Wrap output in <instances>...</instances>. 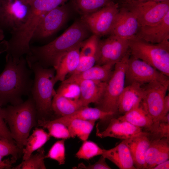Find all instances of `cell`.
Masks as SVG:
<instances>
[{
    "instance_id": "e0dca14e",
    "label": "cell",
    "mask_w": 169,
    "mask_h": 169,
    "mask_svg": "<svg viewBox=\"0 0 169 169\" xmlns=\"http://www.w3.org/2000/svg\"><path fill=\"white\" fill-rule=\"evenodd\" d=\"M149 133L142 132L126 140L136 169H146V158L151 140Z\"/></svg>"
},
{
    "instance_id": "7a4b0ae2",
    "label": "cell",
    "mask_w": 169,
    "mask_h": 169,
    "mask_svg": "<svg viewBox=\"0 0 169 169\" xmlns=\"http://www.w3.org/2000/svg\"><path fill=\"white\" fill-rule=\"evenodd\" d=\"M5 67L0 74V106L8 103L16 105L23 101L22 97L31 95L33 80L32 70L23 56L15 60L6 57Z\"/></svg>"
},
{
    "instance_id": "ffe728a7",
    "label": "cell",
    "mask_w": 169,
    "mask_h": 169,
    "mask_svg": "<svg viewBox=\"0 0 169 169\" xmlns=\"http://www.w3.org/2000/svg\"><path fill=\"white\" fill-rule=\"evenodd\" d=\"M169 139L166 138L151 140L146 158V169H152L158 164L169 160Z\"/></svg>"
},
{
    "instance_id": "836d02e7",
    "label": "cell",
    "mask_w": 169,
    "mask_h": 169,
    "mask_svg": "<svg viewBox=\"0 0 169 169\" xmlns=\"http://www.w3.org/2000/svg\"><path fill=\"white\" fill-rule=\"evenodd\" d=\"M56 93L67 98L77 100L79 99L80 90L79 86L75 82H62Z\"/></svg>"
},
{
    "instance_id": "e575fe53",
    "label": "cell",
    "mask_w": 169,
    "mask_h": 169,
    "mask_svg": "<svg viewBox=\"0 0 169 169\" xmlns=\"http://www.w3.org/2000/svg\"><path fill=\"white\" fill-rule=\"evenodd\" d=\"M45 157L56 161L59 165L64 164L65 160V139H62L56 142Z\"/></svg>"
},
{
    "instance_id": "7c38bea8",
    "label": "cell",
    "mask_w": 169,
    "mask_h": 169,
    "mask_svg": "<svg viewBox=\"0 0 169 169\" xmlns=\"http://www.w3.org/2000/svg\"><path fill=\"white\" fill-rule=\"evenodd\" d=\"M69 15V10L64 4L49 11L37 26L31 43L44 40L53 35L64 25Z\"/></svg>"
},
{
    "instance_id": "8d00e7d4",
    "label": "cell",
    "mask_w": 169,
    "mask_h": 169,
    "mask_svg": "<svg viewBox=\"0 0 169 169\" xmlns=\"http://www.w3.org/2000/svg\"><path fill=\"white\" fill-rule=\"evenodd\" d=\"M21 150L15 143L0 137V155L3 157L11 155L16 161Z\"/></svg>"
},
{
    "instance_id": "f546056e",
    "label": "cell",
    "mask_w": 169,
    "mask_h": 169,
    "mask_svg": "<svg viewBox=\"0 0 169 169\" xmlns=\"http://www.w3.org/2000/svg\"><path fill=\"white\" fill-rule=\"evenodd\" d=\"M37 123L39 126L48 130L50 137L65 140L71 138L67 126L61 123L54 120H47L41 118L38 119Z\"/></svg>"
},
{
    "instance_id": "6da1fadb",
    "label": "cell",
    "mask_w": 169,
    "mask_h": 169,
    "mask_svg": "<svg viewBox=\"0 0 169 169\" xmlns=\"http://www.w3.org/2000/svg\"><path fill=\"white\" fill-rule=\"evenodd\" d=\"M90 32L80 19L74 22L62 34L41 46H30L26 58L28 64L37 63L43 67L54 69L59 57L64 53L84 41Z\"/></svg>"
},
{
    "instance_id": "277c9868",
    "label": "cell",
    "mask_w": 169,
    "mask_h": 169,
    "mask_svg": "<svg viewBox=\"0 0 169 169\" xmlns=\"http://www.w3.org/2000/svg\"><path fill=\"white\" fill-rule=\"evenodd\" d=\"M28 65L34 75L30 95L35 104L37 116L43 118L52 110V98L56 94L55 69L44 68L37 63Z\"/></svg>"
},
{
    "instance_id": "cb8c5ba5",
    "label": "cell",
    "mask_w": 169,
    "mask_h": 169,
    "mask_svg": "<svg viewBox=\"0 0 169 169\" xmlns=\"http://www.w3.org/2000/svg\"><path fill=\"white\" fill-rule=\"evenodd\" d=\"M115 114L112 112L103 111L98 108L84 106L73 114L66 116H62L54 120L65 125L70 121L74 119L86 120L104 119Z\"/></svg>"
},
{
    "instance_id": "60d3db41",
    "label": "cell",
    "mask_w": 169,
    "mask_h": 169,
    "mask_svg": "<svg viewBox=\"0 0 169 169\" xmlns=\"http://www.w3.org/2000/svg\"><path fill=\"white\" fill-rule=\"evenodd\" d=\"M3 157L0 155V169H10L12 167L13 164L16 161L13 158H9L3 160Z\"/></svg>"
},
{
    "instance_id": "9c48e42d",
    "label": "cell",
    "mask_w": 169,
    "mask_h": 169,
    "mask_svg": "<svg viewBox=\"0 0 169 169\" xmlns=\"http://www.w3.org/2000/svg\"><path fill=\"white\" fill-rule=\"evenodd\" d=\"M117 3L112 2L80 20L93 34L99 37L109 34L119 11Z\"/></svg>"
},
{
    "instance_id": "4dcf8cb0",
    "label": "cell",
    "mask_w": 169,
    "mask_h": 169,
    "mask_svg": "<svg viewBox=\"0 0 169 169\" xmlns=\"http://www.w3.org/2000/svg\"><path fill=\"white\" fill-rule=\"evenodd\" d=\"M45 155L44 149L42 147L38 150L35 154H32L26 160L16 166L13 167L14 169H45L46 167L44 159Z\"/></svg>"
},
{
    "instance_id": "9a60e30c",
    "label": "cell",
    "mask_w": 169,
    "mask_h": 169,
    "mask_svg": "<svg viewBox=\"0 0 169 169\" xmlns=\"http://www.w3.org/2000/svg\"><path fill=\"white\" fill-rule=\"evenodd\" d=\"M147 42L159 44L169 39V12L157 23L140 26L135 36Z\"/></svg>"
},
{
    "instance_id": "d6986e66",
    "label": "cell",
    "mask_w": 169,
    "mask_h": 169,
    "mask_svg": "<svg viewBox=\"0 0 169 169\" xmlns=\"http://www.w3.org/2000/svg\"><path fill=\"white\" fill-rule=\"evenodd\" d=\"M144 90L142 85L133 83L125 86L118 103V112L124 114L141 104Z\"/></svg>"
},
{
    "instance_id": "d6a6232c",
    "label": "cell",
    "mask_w": 169,
    "mask_h": 169,
    "mask_svg": "<svg viewBox=\"0 0 169 169\" xmlns=\"http://www.w3.org/2000/svg\"><path fill=\"white\" fill-rule=\"evenodd\" d=\"M99 37L93 34L83 42L80 51V57L97 56L100 41Z\"/></svg>"
},
{
    "instance_id": "603a6c76",
    "label": "cell",
    "mask_w": 169,
    "mask_h": 169,
    "mask_svg": "<svg viewBox=\"0 0 169 169\" xmlns=\"http://www.w3.org/2000/svg\"><path fill=\"white\" fill-rule=\"evenodd\" d=\"M80 90L79 100L84 106L91 103L97 104L100 100L105 90L107 82L83 80L76 82Z\"/></svg>"
},
{
    "instance_id": "ac0fdd59",
    "label": "cell",
    "mask_w": 169,
    "mask_h": 169,
    "mask_svg": "<svg viewBox=\"0 0 169 169\" xmlns=\"http://www.w3.org/2000/svg\"><path fill=\"white\" fill-rule=\"evenodd\" d=\"M83 42L63 54L59 58L54 68L56 83L59 81H64L67 74H71L76 69L79 60Z\"/></svg>"
},
{
    "instance_id": "8fae6325",
    "label": "cell",
    "mask_w": 169,
    "mask_h": 169,
    "mask_svg": "<svg viewBox=\"0 0 169 169\" xmlns=\"http://www.w3.org/2000/svg\"><path fill=\"white\" fill-rule=\"evenodd\" d=\"M155 80L169 81V77L144 61L130 57L126 68L125 83L142 85Z\"/></svg>"
},
{
    "instance_id": "f35d334b",
    "label": "cell",
    "mask_w": 169,
    "mask_h": 169,
    "mask_svg": "<svg viewBox=\"0 0 169 169\" xmlns=\"http://www.w3.org/2000/svg\"><path fill=\"white\" fill-rule=\"evenodd\" d=\"M106 158L101 155L99 160L92 164L86 166L83 163L79 164L77 166L73 167L74 169H110L111 168L106 162Z\"/></svg>"
},
{
    "instance_id": "30bf717a",
    "label": "cell",
    "mask_w": 169,
    "mask_h": 169,
    "mask_svg": "<svg viewBox=\"0 0 169 169\" xmlns=\"http://www.w3.org/2000/svg\"><path fill=\"white\" fill-rule=\"evenodd\" d=\"M136 18L140 26L153 25L160 21L169 12V0L124 5Z\"/></svg>"
},
{
    "instance_id": "f6af8a7d",
    "label": "cell",
    "mask_w": 169,
    "mask_h": 169,
    "mask_svg": "<svg viewBox=\"0 0 169 169\" xmlns=\"http://www.w3.org/2000/svg\"><path fill=\"white\" fill-rule=\"evenodd\" d=\"M27 1L28 3H29L30 4H31L33 2V1L34 0H26Z\"/></svg>"
},
{
    "instance_id": "52a82bcc",
    "label": "cell",
    "mask_w": 169,
    "mask_h": 169,
    "mask_svg": "<svg viewBox=\"0 0 169 169\" xmlns=\"http://www.w3.org/2000/svg\"><path fill=\"white\" fill-rule=\"evenodd\" d=\"M31 5L26 0H0V30L11 32L27 21Z\"/></svg>"
},
{
    "instance_id": "1f68e13d",
    "label": "cell",
    "mask_w": 169,
    "mask_h": 169,
    "mask_svg": "<svg viewBox=\"0 0 169 169\" xmlns=\"http://www.w3.org/2000/svg\"><path fill=\"white\" fill-rule=\"evenodd\" d=\"M103 150L95 142L86 140L84 141L75 156L79 159L89 160L95 156L101 155Z\"/></svg>"
},
{
    "instance_id": "f1b7e54d",
    "label": "cell",
    "mask_w": 169,
    "mask_h": 169,
    "mask_svg": "<svg viewBox=\"0 0 169 169\" xmlns=\"http://www.w3.org/2000/svg\"><path fill=\"white\" fill-rule=\"evenodd\" d=\"M75 10L81 16L95 12L114 0H71Z\"/></svg>"
},
{
    "instance_id": "d590c367",
    "label": "cell",
    "mask_w": 169,
    "mask_h": 169,
    "mask_svg": "<svg viewBox=\"0 0 169 169\" xmlns=\"http://www.w3.org/2000/svg\"><path fill=\"white\" fill-rule=\"evenodd\" d=\"M154 138H166L169 139V113L153 124L150 132Z\"/></svg>"
},
{
    "instance_id": "4316f807",
    "label": "cell",
    "mask_w": 169,
    "mask_h": 169,
    "mask_svg": "<svg viewBox=\"0 0 169 169\" xmlns=\"http://www.w3.org/2000/svg\"><path fill=\"white\" fill-rule=\"evenodd\" d=\"M50 136L43 129L36 128L29 136L22 151L23 161L26 160L35 151L42 148L48 141Z\"/></svg>"
},
{
    "instance_id": "8992f818",
    "label": "cell",
    "mask_w": 169,
    "mask_h": 169,
    "mask_svg": "<svg viewBox=\"0 0 169 169\" xmlns=\"http://www.w3.org/2000/svg\"><path fill=\"white\" fill-rule=\"evenodd\" d=\"M129 49L120 61L114 65L112 74L107 82L104 93L97 104L98 108L115 114L118 112V103L125 83V71L130 57Z\"/></svg>"
},
{
    "instance_id": "83f0119b",
    "label": "cell",
    "mask_w": 169,
    "mask_h": 169,
    "mask_svg": "<svg viewBox=\"0 0 169 169\" xmlns=\"http://www.w3.org/2000/svg\"><path fill=\"white\" fill-rule=\"evenodd\" d=\"M96 121L74 119L70 121L65 125L68 129L71 138L77 137L84 141L88 138Z\"/></svg>"
},
{
    "instance_id": "5bb4252c",
    "label": "cell",
    "mask_w": 169,
    "mask_h": 169,
    "mask_svg": "<svg viewBox=\"0 0 169 169\" xmlns=\"http://www.w3.org/2000/svg\"><path fill=\"white\" fill-rule=\"evenodd\" d=\"M140 27L135 15L123 6L119 9L109 34L129 39L135 35Z\"/></svg>"
},
{
    "instance_id": "74e56055",
    "label": "cell",
    "mask_w": 169,
    "mask_h": 169,
    "mask_svg": "<svg viewBox=\"0 0 169 169\" xmlns=\"http://www.w3.org/2000/svg\"><path fill=\"white\" fill-rule=\"evenodd\" d=\"M96 56L80 57L77 68L70 75L78 74L92 67L96 63Z\"/></svg>"
},
{
    "instance_id": "b9f144b4",
    "label": "cell",
    "mask_w": 169,
    "mask_h": 169,
    "mask_svg": "<svg viewBox=\"0 0 169 169\" xmlns=\"http://www.w3.org/2000/svg\"><path fill=\"white\" fill-rule=\"evenodd\" d=\"M168 0H121L124 5L144 3L148 1L162 2Z\"/></svg>"
},
{
    "instance_id": "2e32d148",
    "label": "cell",
    "mask_w": 169,
    "mask_h": 169,
    "mask_svg": "<svg viewBox=\"0 0 169 169\" xmlns=\"http://www.w3.org/2000/svg\"><path fill=\"white\" fill-rule=\"evenodd\" d=\"M96 135L101 138L111 137L123 140L129 139L143 131L142 129L118 118H112L107 128L100 131L97 128Z\"/></svg>"
},
{
    "instance_id": "4fadbf2b",
    "label": "cell",
    "mask_w": 169,
    "mask_h": 169,
    "mask_svg": "<svg viewBox=\"0 0 169 169\" xmlns=\"http://www.w3.org/2000/svg\"><path fill=\"white\" fill-rule=\"evenodd\" d=\"M129 50L128 39L110 35L104 40L100 41L96 64H115L123 58Z\"/></svg>"
},
{
    "instance_id": "484cf974",
    "label": "cell",
    "mask_w": 169,
    "mask_h": 169,
    "mask_svg": "<svg viewBox=\"0 0 169 169\" xmlns=\"http://www.w3.org/2000/svg\"><path fill=\"white\" fill-rule=\"evenodd\" d=\"M84 106L79 99H69L56 92L52 99V110L61 117L69 115Z\"/></svg>"
},
{
    "instance_id": "d4e9b609",
    "label": "cell",
    "mask_w": 169,
    "mask_h": 169,
    "mask_svg": "<svg viewBox=\"0 0 169 169\" xmlns=\"http://www.w3.org/2000/svg\"><path fill=\"white\" fill-rule=\"evenodd\" d=\"M118 119L126 121L136 126L150 132L154 123L141 106V104L128 111Z\"/></svg>"
},
{
    "instance_id": "3957f363",
    "label": "cell",
    "mask_w": 169,
    "mask_h": 169,
    "mask_svg": "<svg viewBox=\"0 0 169 169\" xmlns=\"http://www.w3.org/2000/svg\"><path fill=\"white\" fill-rule=\"evenodd\" d=\"M3 112L13 139L22 150L30 131L36 124L37 110L32 97L30 95L27 100L20 104L3 108Z\"/></svg>"
},
{
    "instance_id": "ba28073f",
    "label": "cell",
    "mask_w": 169,
    "mask_h": 169,
    "mask_svg": "<svg viewBox=\"0 0 169 169\" xmlns=\"http://www.w3.org/2000/svg\"><path fill=\"white\" fill-rule=\"evenodd\" d=\"M169 84V81L155 80L142 85L144 94L141 104L154 124L162 117L164 100Z\"/></svg>"
},
{
    "instance_id": "ab89813d",
    "label": "cell",
    "mask_w": 169,
    "mask_h": 169,
    "mask_svg": "<svg viewBox=\"0 0 169 169\" xmlns=\"http://www.w3.org/2000/svg\"><path fill=\"white\" fill-rule=\"evenodd\" d=\"M0 137L15 143L3 116V108L0 106Z\"/></svg>"
},
{
    "instance_id": "ee69618b",
    "label": "cell",
    "mask_w": 169,
    "mask_h": 169,
    "mask_svg": "<svg viewBox=\"0 0 169 169\" xmlns=\"http://www.w3.org/2000/svg\"><path fill=\"white\" fill-rule=\"evenodd\" d=\"M169 161L168 160L155 166L152 169H169Z\"/></svg>"
},
{
    "instance_id": "7402d4cb",
    "label": "cell",
    "mask_w": 169,
    "mask_h": 169,
    "mask_svg": "<svg viewBox=\"0 0 169 169\" xmlns=\"http://www.w3.org/2000/svg\"><path fill=\"white\" fill-rule=\"evenodd\" d=\"M101 155L111 161L120 169H136L126 140H123L112 148L104 149Z\"/></svg>"
},
{
    "instance_id": "7bdbcfd3",
    "label": "cell",
    "mask_w": 169,
    "mask_h": 169,
    "mask_svg": "<svg viewBox=\"0 0 169 169\" xmlns=\"http://www.w3.org/2000/svg\"><path fill=\"white\" fill-rule=\"evenodd\" d=\"M169 111V95H166L165 96L163 108V112L162 115V117L165 116Z\"/></svg>"
},
{
    "instance_id": "5b68a950",
    "label": "cell",
    "mask_w": 169,
    "mask_h": 169,
    "mask_svg": "<svg viewBox=\"0 0 169 169\" xmlns=\"http://www.w3.org/2000/svg\"><path fill=\"white\" fill-rule=\"evenodd\" d=\"M130 54L169 76V41L152 44L135 36L129 39Z\"/></svg>"
},
{
    "instance_id": "44dd1931",
    "label": "cell",
    "mask_w": 169,
    "mask_h": 169,
    "mask_svg": "<svg viewBox=\"0 0 169 169\" xmlns=\"http://www.w3.org/2000/svg\"><path fill=\"white\" fill-rule=\"evenodd\" d=\"M115 64L109 63L101 65L96 64L81 73L71 75L63 82H75L83 80L107 82L111 77Z\"/></svg>"
}]
</instances>
